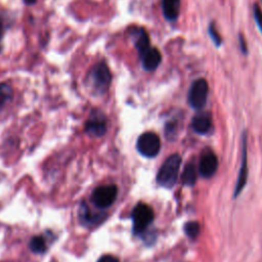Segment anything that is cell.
Instances as JSON below:
<instances>
[{
    "label": "cell",
    "instance_id": "20",
    "mask_svg": "<svg viewBox=\"0 0 262 262\" xmlns=\"http://www.w3.org/2000/svg\"><path fill=\"white\" fill-rule=\"evenodd\" d=\"M97 262H119V260L112 255H103L99 258Z\"/></svg>",
    "mask_w": 262,
    "mask_h": 262
},
{
    "label": "cell",
    "instance_id": "15",
    "mask_svg": "<svg viewBox=\"0 0 262 262\" xmlns=\"http://www.w3.org/2000/svg\"><path fill=\"white\" fill-rule=\"evenodd\" d=\"M182 182L185 185H193L196 180V169L193 163L186 164L183 172H182Z\"/></svg>",
    "mask_w": 262,
    "mask_h": 262
},
{
    "label": "cell",
    "instance_id": "16",
    "mask_svg": "<svg viewBox=\"0 0 262 262\" xmlns=\"http://www.w3.org/2000/svg\"><path fill=\"white\" fill-rule=\"evenodd\" d=\"M29 247L31 249L32 252L36 253V254H41L44 253L47 249V244H46V239L41 236V235H36L33 236L29 243Z\"/></svg>",
    "mask_w": 262,
    "mask_h": 262
},
{
    "label": "cell",
    "instance_id": "18",
    "mask_svg": "<svg viewBox=\"0 0 262 262\" xmlns=\"http://www.w3.org/2000/svg\"><path fill=\"white\" fill-rule=\"evenodd\" d=\"M185 232L189 237H195L200 233V224L198 222H188L185 224Z\"/></svg>",
    "mask_w": 262,
    "mask_h": 262
},
{
    "label": "cell",
    "instance_id": "12",
    "mask_svg": "<svg viewBox=\"0 0 262 262\" xmlns=\"http://www.w3.org/2000/svg\"><path fill=\"white\" fill-rule=\"evenodd\" d=\"M191 125H192V129L196 133L205 134L210 130L212 126V120L209 114L201 113L193 118Z\"/></svg>",
    "mask_w": 262,
    "mask_h": 262
},
{
    "label": "cell",
    "instance_id": "14",
    "mask_svg": "<svg viewBox=\"0 0 262 262\" xmlns=\"http://www.w3.org/2000/svg\"><path fill=\"white\" fill-rule=\"evenodd\" d=\"M131 35L133 37L135 47L138 50L139 54H142L145 50L149 48V39L144 30L135 28L131 33Z\"/></svg>",
    "mask_w": 262,
    "mask_h": 262
},
{
    "label": "cell",
    "instance_id": "8",
    "mask_svg": "<svg viewBox=\"0 0 262 262\" xmlns=\"http://www.w3.org/2000/svg\"><path fill=\"white\" fill-rule=\"evenodd\" d=\"M217 167H218V160L216 155L211 150L204 151L201 157L200 165H199V171L201 175L205 178H209L215 174Z\"/></svg>",
    "mask_w": 262,
    "mask_h": 262
},
{
    "label": "cell",
    "instance_id": "6",
    "mask_svg": "<svg viewBox=\"0 0 262 262\" xmlns=\"http://www.w3.org/2000/svg\"><path fill=\"white\" fill-rule=\"evenodd\" d=\"M138 151L147 158H152L158 155L161 148V141L159 136L154 132L142 133L137 139Z\"/></svg>",
    "mask_w": 262,
    "mask_h": 262
},
{
    "label": "cell",
    "instance_id": "11",
    "mask_svg": "<svg viewBox=\"0 0 262 262\" xmlns=\"http://www.w3.org/2000/svg\"><path fill=\"white\" fill-rule=\"evenodd\" d=\"M247 140H246V136H244L243 139V158H242V165H241V169H239V173H238V178L236 181V185H235V190H234V195H238L239 192L242 191V189L244 188L246 181H247V174H248V169H247Z\"/></svg>",
    "mask_w": 262,
    "mask_h": 262
},
{
    "label": "cell",
    "instance_id": "13",
    "mask_svg": "<svg viewBox=\"0 0 262 262\" xmlns=\"http://www.w3.org/2000/svg\"><path fill=\"white\" fill-rule=\"evenodd\" d=\"M162 10L168 20H175L180 11V0H162Z\"/></svg>",
    "mask_w": 262,
    "mask_h": 262
},
{
    "label": "cell",
    "instance_id": "7",
    "mask_svg": "<svg viewBox=\"0 0 262 262\" xmlns=\"http://www.w3.org/2000/svg\"><path fill=\"white\" fill-rule=\"evenodd\" d=\"M85 131L90 136H103L106 132L105 116L100 111H93L85 123Z\"/></svg>",
    "mask_w": 262,
    "mask_h": 262
},
{
    "label": "cell",
    "instance_id": "1",
    "mask_svg": "<svg viewBox=\"0 0 262 262\" xmlns=\"http://www.w3.org/2000/svg\"><path fill=\"white\" fill-rule=\"evenodd\" d=\"M180 165H181V158L179 155L174 154L168 157L158 172V175H157L158 184L165 188L173 187L179 173Z\"/></svg>",
    "mask_w": 262,
    "mask_h": 262
},
{
    "label": "cell",
    "instance_id": "9",
    "mask_svg": "<svg viewBox=\"0 0 262 262\" xmlns=\"http://www.w3.org/2000/svg\"><path fill=\"white\" fill-rule=\"evenodd\" d=\"M102 214H99L98 212L91 210V208L85 202H83L79 208L80 222L86 226L95 225L99 223L102 219Z\"/></svg>",
    "mask_w": 262,
    "mask_h": 262
},
{
    "label": "cell",
    "instance_id": "23",
    "mask_svg": "<svg viewBox=\"0 0 262 262\" xmlns=\"http://www.w3.org/2000/svg\"><path fill=\"white\" fill-rule=\"evenodd\" d=\"M26 4H28V5H31V4H34L35 2H36V0H23Z\"/></svg>",
    "mask_w": 262,
    "mask_h": 262
},
{
    "label": "cell",
    "instance_id": "17",
    "mask_svg": "<svg viewBox=\"0 0 262 262\" xmlns=\"http://www.w3.org/2000/svg\"><path fill=\"white\" fill-rule=\"evenodd\" d=\"M13 91L10 85L6 83H0V108H2L12 98Z\"/></svg>",
    "mask_w": 262,
    "mask_h": 262
},
{
    "label": "cell",
    "instance_id": "10",
    "mask_svg": "<svg viewBox=\"0 0 262 262\" xmlns=\"http://www.w3.org/2000/svg\"><path fill=\"white\" fill-rule=\"evenodd\" d=\"M142 66L146 71H154L161 62V53L158 49L149 47L142 54H140Z\"/></svg>",
    "mask_w": 262,
    "mask_h": 262
},
{
    "label": "cell",
    "instance_id": "19",
    "mask_svg": "<svg viewBox=\"0 0 262 262\" xmlns=\"http://www.w3.org/2000/svg\"><path fill=\"white\" fill-rule=\"evenodd\" d=\"M209 33H210V35H211L212 39L214 40V42L216 43V45H219V44H220V42H221V39H220L219 35L217 34V32L214 30V27H213V26H211V27H210V29H209Z\"/></svg>",
    "mask_w": 262,
    "mask_h": 262
},
{
    "label": "cell",
    "instance_id": "21",
    "mask_svg": "<svg viewBox=\"0 0 262 262\" xmlns=\"http://www.w3.org/2000/svg\"><path fill=\"white\" fill-rule=\"evenodd\" d=\"M255 16H256L258 26H259V28H260L261 31H262V11H261L259 8H256V9H255Z\"/></svg>",
    "mask_w": 262,
    "mask_h": 262
},
{
    "label": "cell",
    "instance_id": "4",
    "mask_svg": "<svg viewBox=\"0 0 262 262\" xmlns=\"http://www.w3.org/2000/svg\"><path fill=\"white\" fill-rule=\"evenodd\" d=\"M208 83L205 79L195 80L188 91V103L191 107L195 110L202 108L208 98Z\"/></svg>",
    "mask_w": 262,
    "mask_h": 262
},
{
    "label": "cell",
    "instance_id": "3",
    "mask_svg": "<svg viewBox=\"0 0 262 262\" xmlns=\"http://www.w3.org/2000/svg\"><path fill=\"white\" fill-rule=\"evenodd\" d=\"M152 219H154L152 209L144 203H138L132 211L133 231L135 233L142 232L150 224Z\"/></svg>",
    "mask_w": 262,
    "mask_h": 262
},
{
    "label": "cell",
    "instance_id": "5",
    "mask_svg": "<svg viewBox=\"0 0 262 262\" xmlns=\"http://www.w3.org/2000/svg\"><path fill=\"white\" fill-rule=\"evenodd\" d=\"M118 194V188L116 185L107 184L96 187L91 195L92 203L99 209H105L110 207L116 200Z\"/></svg>",
    "mask_w": 262,
    "mask_h": 262
},
{
    "label": "cell",
    "instance_id": "22",
    "mask_svg": "<svg viewBox=\"0 0 262 262\" xmlns=\"http://www.w3.org/2000/svg\"><path fill=\"white\" fill-rule=\"evenodd\" d=\"M3 25L0 20V51H1V40H2V36H3Z\"/></svg>",
    "mask_w": 262,
    "mask_h": 262
},
{
    "label": "cell",
    "instance_id": "2",
    "mask_svg": "<svg viewBox=\"0 0 262 262\" xmlns=\"http://www.w3.org/2000/svg\"><path fill=\"white\" fill-rule=\"evenodd\" d=\"M111 80V72L108 67L103 61L94 64L88 75V82L90 87L98 94H102L108 89Z\"/></svg>",
    "mask_w": 262,
    "mask_h": 262
}]
</instances>
